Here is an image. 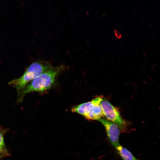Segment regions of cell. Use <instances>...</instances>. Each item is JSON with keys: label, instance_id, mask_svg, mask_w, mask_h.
Here are the masks:
<instances>
[{"label": "cell", "instance_id": "obj_1", "mask_svg": "<svg viewBox=\"0 0 160 160\" xmlns=\"http://www.w3.org/2000/svg\"><path fill=\"white\" fill-rule=\"evenodd\" d=\"M64 65L52 67L28 83L25 87L17 102L22 101L25 96L32 92H42L52 88L56 83L60 74L65 69Z\"/></svg>", "mask_w": 160, "mask_h": 160}, {"label": "cell", "instance_id": "obj_2", "mask_svg": "<svg viewBox=\"0 0 160 160\" xmlns=\"http://www.w3.org/2000/svg\"><path fill=\"white\" fill-rule=\"evenodd\" d=\"M49 62L39 61L33 63L27 68L23 74L9 83L17 92V98L19 97L26 85L34 78L52 67Z\"/></svg>", "mask_w": 160, "mask_h": 160}, {"label": "cell", "instance_id": "obj_3", "mask_svg": "<svg viewBox=\"0 0 160 160\" xmlns=\"http://www.w3.org/2000/svg\"><path fill=\"white\" fill-rule=\"evenodd\" d=\"M103 100L100 97H97L90 101L73 106L71 111L80 114L88 119L98 120L103 116L100 105Z\"/></svg>", "mask_w": 160, "mask_h": 160}, {"label": "cell", "instance_id": "obj_4", "mask_svg": "<svg viewBox=\"0 0 160 160\" xmlns=\"http://www.w3.org/2000/svg\"><path fill=\"white\" fill-rule=\"evenodd\" d=\"M103 116L113 122L119 128L120 130L125 131L127 124L121 116L117 109L107 100H103L100 103Z\"/></svg>", "mask_w": 160, "mask_h": 160}, {"label": "cell", "instance_id": "obj_5", "mask_svg": "<svg viewBox=\"0 0 160 160\" xmlns=\"http://www.w3.org/2000/svg\"><path fill=\"white\" fill-rule=\"evenodd\" d=\"M104 126L107 136L112 144L116 147L118 146L120 129L116 124L109 120L101 118L98 120Z\"/></svg>", "mask_w": 160, "mask_h": 160}, {"label": "cell", "instance_id": "obj_6", "mask_svg": "<svg viewBox=\"0 0 160 160\" xmlns=\"http://www.w3.org/2000/svg\"><path fill=\"white\" fill-rule=\"evenodd\" d=\"M116 148L123 160H141L136 158L129 151L120 145Z\"/></svg>", "mask_w": 160, "mask_h": 160}, {"label": "cell", "instance_id": "obj_7", "mask_svg": "<svg viewBox=\"0 0 160 160\" xmlns=\"http://www.w3.org/2000/svg\"><path fill=\"white\" fill-rule=\"evenodd\" d=\"M9 129L0 127V147L3 148H6L4 142V136Z\"/></svg>", "mask_w": 160, "mask_h": 160}, {"label": "cell", "instance_id": "obj_8", "mask_svg": "<svg viewBox=\"0 0 160 160\" xmlns=\"http://www.w3.org/2000/svg\"><path fill=\"white\" fill-rule=\"evenodd\" d=\"M10 156V154L7 148L0 147V160L3 158Z\"/></svg>", "mask_w": 160, "mask_h": 160}]
</instances>
